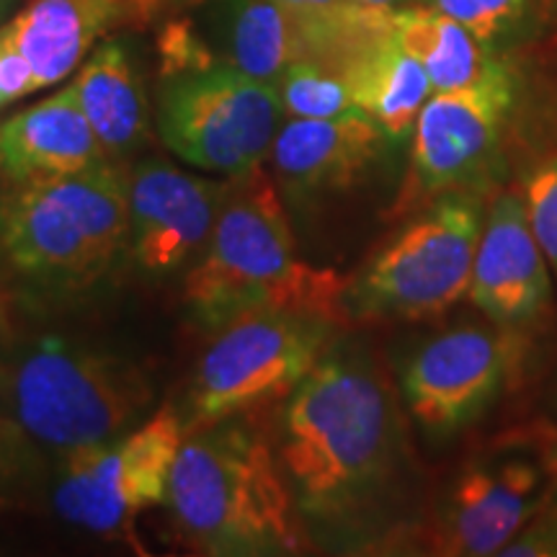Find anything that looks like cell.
I'll list each match as a JSON object with an SVG mask.
<instances>
[{
    "instance_id": "obj_1",
    "label": "cell",
    "mask_w": 557,
    "mask_h": 557,
    "mask_svg": "<svg viewBox=\"0 0 557 557\" xmlns=\"http://www.w3.org/2000/svg\"><path fill=\"white\" fill-rule=\"evenodd\" d=\"M274 451L299 513H359L398 468L400 423L387 385L364 359L323 357L284 400Z\"/></svg>"
},
{
    "instance_id": "obj_2",
    "label": "cell",
    "mask_w": 557,
    "mask_h": 557,
    "mask_svg": "<svg viewBox=\"0 0 557 557\" xmlns=\"http://www.w3.org/2000/svg\"><path fill=\"white\" fill-rule=\"evenodd\" d=\"M348 282L297 259L295 235L274 178L261 169L233 178L212 238L184 282L191 320L220 331L256 312H299L336 320Z\"/></svg>"
},
{
    "instance_id": "obj_3",
    "label": "cell",
    "mask_w": 557,
    "mask_h": 557,
    "mask_svg": "<svg viewBox=\"0 0 557 557\" xmlns=\"http://www.w3.org/2000/svg\"><path fill=\"white\" fill-rule=\"evenodd\" d=\"M129 250V173L103 163L0 189V284L24 297H73Z\"/></svg>"
},
{
    "instance_id": "obj_4",
    "label": "cell",
    "mask_w": 557,
    "mask_h": 557,
    "mask_svg": "<svg viewBox=\"0 0 557 557\" xmlns=\"http://www.w3.org/2000/svg\"><path fill=\"white\" fill-rule=\"evenodd\" d=\"M165 504L181 540L197 553L292 555L305 545L274 444L238 423L184 438Z\"/></svg>"
},
{
    "instance_id": "obj_5",
    "label": "cell",
    "mask_w": 557,
    "mask_h": 557,
    "mask_svg": "<svg viewBox=\"0 0 557 557\" xmlns=\"http://www.w3.org/2000/svg\"><path fill=\"white\" fill-rule=\"evenodd\" d=\"M9 400L18 429L65 457L132 431L152 385L135 361L50 333L18 354Z\"/></svg>"
},
{
    "instance_id": "obj_6",
    "label": "cell",
    "mask_w": 557,
    "mask_h": 557,
    "mask_svg": "<svg viewBox=\"0 0 557 557\" xmlns=\"http://www.w3.org/2000/svg\"><path fill=\"white\" fill-rule=\"evenodd\" d=\"M485 212L478 194L447 191L385 243L346 287L361 318L438 315L470 292Z\"/></svg>"
},
{
    "instance_id": "obj_7",
    "label": "cell",
    "mask_w": 557,
    "mask_h": 557,
    "mask_svg": "<svg viewBox=\"0 0 557 557\" xmlns=\"http://www.w3.org/2000/svg\"><path fill=\"white\" fill-rule=\"evenodd\" d=\"M331 320L256 312L218 331L186 389V436L287 400L329 351Z\"/></svg>"
},
{
    "instance_id": "obj_8",
    "label": "cell",
    "mask_w": 557,
    "mask_h": 557,
    "mask_svg": "<svg viewBox=\"0 0 557 557\" xmlns=\"http://www.w3.org/2000/svg\"><path fill=\"white\" fill-rule=\"evenodd\" d=\"M274 83L230 65L171 75L160 96V137L181 160L227 178L261 169L282 129Z\"/></svg>"
},
{
    "instance_id": "obj_9",
    "label": "cell",
    "mask_w": 557,
    "mask_h": 557,
    "mask_svg": "<svg viewBox=\"0 0 557 557\" xmlns=\"http://www.w3.org/2000/svg\"><path fill=\"white\" fill-rule=\"evenodd\" d=\"M557 491V434L500 436L451 480L436 511L434 545L442 555H500Z\"/></svg>"
},
{
    "instance_id": "obj_10",
    "label": "cell",
    "mask_w": 557,
    "mask_h": 557,
    "mask_svg": "<svg viewBox=\"0 0 557 557\" xmlns=\"http://www.w3.org/2000/svg\"><path fill=\"white\" fill-rule=\"evenodd\" d=\"M184 438L181 413L165 406L114 442L70 451L62 457L54 508L70 524L101 537H129L139 513L169 500Z\"/></svg>"
},
{
    "instance_id": "obj_11",
    "label": "cell",
    "mask_w": 557,
    "mask_h": 557,
    "mask_svg": "<svg viewBox=\"0 0 557 557\" xmlns=\"http://www.w3.org/2000/svg\"><path fill=\"white\" fill-rule=\"evenodd\" d=\"M513 99V75L498 60L487 62L470 86L431 96L416 120L410 171L395 212L475 184L496 158Z\"/></svg>"
},
{
    "instance_id": "obj_12",
    "label": "cell",
    "mask_w": 557,
    "mask_h": 557,
    "mask_svg": "<svg viewBox=\"0 0 557 557\" xmlns=\"http://www.w3.org/2000/svg\"><path fill=\"white\" fill-rule=\"evenodd\" d=\"M230 184L189 176L165 160L137 163L129 171V259L152 276L184 269L212 238Z\"/></svg>"
},
{
    "instance_id": "obj_13",
    "label": "cell",
    "mask_w": 557,
    "mask_h": 557,
    "mask_svg": "<svg viewBox=\"0 0 557 557\" xmlns=\"http://www.w3.org/2000/svg\"><path fill=\"white\" fill-rule=\"evenodd\" d=\"M508 369L506 344L493 331L465 325L423 344L403 369V395L431 436L468 429L496 400Z\"/></svg>"
},
{
    "instance_id": "obj_14",
    "label": "cell",
    "mask_w": 557,
    "mask_h": 557,
    "mask_svg": "<svg viewBox=\"0 0 557 557\" xmlns=\"http://www.w3.org/2000/svg\"><path fill=\"white\" fill-rule=\"evenodd\" d=\"M527 218L524 194H500L487 209L472 263L470 297L498 325L532 323L549 302V271Z\"/></svg>"
},
{
    "instance_id": "obj_15",
    "label": "cell",
    "mask_w": 557,
    "mask_h": 557,
    "mask_svg": "<svg viewBox=\"0 0 557 557\" xmlns=\"http://www.w3.org/2000/svg\"><path fill=\"white\" fill-rule=\"evenodd\" d=\"M385 129L361 109L329 120H292L271 145L276 181L289 191L348 189L372 169L387 143Z\"/></svg>"
},
{
    "instance_id": "obj_16",
    "label": "cell",
    "mask_w": 557,
    "mask_h": 557,
    "mask_svg": "<svg viewBox=\"0 0 557 557\" xmlns=\"http://www.w3.org/2000/svg\"><path fill=\"white\" fill-rule=\"evenodd\" d=\"M312 18L276 0H218L207 11V37H199L218 65L276 83L292 62L310 60Z\"/></svg>"
},
{
    "instance_id": "obj_17",
    "label": "cell",
    "mask_w": 557,
    "mask_h": 557,
    "mask_svg": "<svg viewBox=\"0 0 557 557\" xmlns=\"http://www.w3.org/2000/svg\"><path fill=\"white\" fill-rule=\"evenodd\" d=\"M0 152L9 181L70 176L107 160L73 86L5 122Z\"/></svg>"
},
{
    "instance_id": "obj_18",
    "label": "cell",
    "mask_w": 557,
    "mask_h": 557,
    "mask_svg": "<svg viewBox=\"0 0 557 557\" xmlns=\"http://www.w3.org/2000/svg\"><path fill=\"white\" fill-rule=\"evenodd\" d=\"M333 70L351 90L357 109L372 116L395 143L416 127L418 114L434 90L426 67L403 50L393 21L351 47Z\"/></svg>"
},
{
    "instance_id": "obj_19",
    "label": "cell",
    "mask_w": 557,
    "mask_h": 557,
    "mask_svg": "<svg viewBox=\"0 0 557 557\" xmlns=\"http://www.w3.org/2000/svg\"><path fill=\"white\" fill-rule=\"evenodd\" d=\"M127 5L129 0H29L3 29L32 65L37 86L47 88L81 65Z\"/></svg>"
},
{
    "instance_id": "obj_20",
    "label": "cell",
    "mask_w": 557,
    "mask_h": 557,
    "mask_svg": "<svg viewBox=\"0 0 557 557\" xmlns=\"http://www.w3.org/2000/svg\"><path fill=\"white\" fill-rule=\"evenodd\" d=\"M90 127L109 158H122L148 137V103L122 41H103L73 83Z\"/></svg>"
},
{
    "instance_id": "obj_21",
    "label": "cell",
    "mask_w": 557,
    "mask_h": 557,
    "mask_svg": "<svg viewBox=\"0 0 557 557\" xmlns=\"http://www.w3.org/2000/svg\"><path fill=\"white\" fill-rule=\"evenodd\" d=\"M393 32L403 50L426 67L434 94L470 86L491 62L483 41L434 5H410L395 11Z\"/></svg>"
},
{
    "instance_id": "obj_22",
    "label": "cell",
    "mask_w": 557,
    "mask_h": 557,
    "mask_svg": "<svg viewBox=\"0 0 557 557\" xmlns=\"http://www.w3.org/2000/svg\"><path fill=\"white\" fill-rule=\"evenodd\" d=\"M284 111L295 120H329L357 109L336 70L318 60H295L274 83Z\"/></svg>"
},
{
    "instance_id": "obj_23",
    "label": "cell",
    "mask_w": 557,
    "mask_h": 557,
    "mask_svg": "<svg viewBox=\"0 0 557 557\" xmlns=\"http://www.w3.org/2000/svg\"><path fill=\"white\" fill-rule=\"evenodd\" d=\"M431 3L459 21L483 45H491L517 29L529 13L532 0H431Z\"/></svg>"
},
{
    "instance_id": "obj_24",
    "label": "cell",
    "mask_w": 557,
    "mask_h": 557,
    "mask_svg": "<svg viewBox=\"0 0 557 557\" xmlns=\"http://www.w3.org/2000/svg\"><path fill=\"white\" fill-rule=\"evenodd\" d=\"M527 218L557 276V156L540 160L524 181Z\"/></svg>"
},
{
    "instance_id": "obj_25",
    "label": "cell",
    "mask_w": 557,
    "mask_h": 557,
    "mask_svg": "<svg viewBox=\"0 0 557 557\" xmlns=\"http://www.w3.org/2000/svg\"><path fill=\"white\" fill-rule=\"evenodd\" d=\"M34 90H39V86L32 65L13 47L5 29H0V107L24 99L26 94H34Z\"/></svg>"
},
{
    "instance_id": "obj_26",
    "label": "cell",
    "mask_w": 557,
    "mask_h": 557,
    "mask_svg": "<svg viewBox=\"0 0 557 557\" xmlns=\"http://www.w3.org/2000/svg\"><path fill=\"white\" fill-rule=\"evenodd\" d=\"M24 444L26 434L18 429V423L0 418V493L9 491L13 480L18 478L21 465H24Z\"/></svg>"
},
{
    "instance_id": "obj_27",
    "label": "cell",
    "mask_w": 557,
    "mask_h": 557,
    "mask_svg": "<svg viewBox=\"0 0 557 557\" xmlns=\"http://www.w3.org/2000/svg\"><path fill=\"white\" fill-rule=\"evenodd\" d=\"M276 3L289 5L295 11H308V13H336L348 11L354 5H359L357 0H276Z\"/></svg>"
},
{
    "instance_id": "obj_28",
    "label": "cell",
    "mask_w": 557,
    "mask_h": 557,
    "mask_svg": "<svg viewBox=\"0 0 557 557\" xmlns=\"http://www.w3.org/2000/svg\"><path fill=\"white\" fill-rule=\"evenodd\" d=\"M357 3L377 11H400L410 9V5H423V0H357Z\"/></svg>"
},
{
    "instance_id": "obj_29",
    "label": "cell",
    "mask_w": 557,
    "mask_h": 557,
    "mask_svg": "<svg viewBox=\"0 0 557 557\" xmlns=\"http://www.w3.org/2000/svg\"><path fill=\"white\" fill-rule=\"evenodd\" d=\"M542 513H545V517L549 519V524H553V529H555V537H557V506H547L545 511H542Z\"/></svg>"
},
{
    "instance_id": "obj_30",
    "label": "cell",
    "mask_w": 557,
    "mask_h": 557,
    "mask_svg": "<svg viewBox=\"0 0 557 557\" xmlns=\"http://www.w3.org/2000/svg\"><path fill=\"white\" fill-rule=\"evenodd\" d=\"M152 0H132V9H150Z\"/></svg>"
},
{
    "instance_id": "obj_31",
    "label": "cell",
    "mask_w": 557,
    "mask_h": 557,
    "mask_svg": "<svg viewBox=\"0 0 557 557\" xmlns=\"http://www.w3.org/2000/svg\"><path fill=\"white\" fill-rule=\"evenodd\" d=\"M3 302H5V289L3 284H0V323H3Z\"/></svg>"
},
{
    "instance_id": "obj_32",
    "label": "cell",
    "mask_w": 557,
    "mask_h": 557,
    "mask_svg": "<svg viewBox=\"0 0 557 557\" xmlns=\"http://www.w3.org/2000/svg\"><path fill=\"white\" fill-rule=\"evenodd\" d=\"M549 506H557V491H555V496H553V500H549Z\"/></svg>"
},
{
    "instance_id": "obj_33",
    "label": "cell",
    "mask_w": 557,
    "mask_h": 557,
    "mask_svg": "<svg viewBox=\"0 0 557 557\" xmlns=\"http://www.w3.org/2000/svg\"><path fill=\"white\" fill-rule=\"evenodd\" d=\"M0 171H3V152H0Z\"/></svg>"
},
{
    "instance_id": "obj_34",
    "label": "cell",
    "mask_w": 557,
    "mask_h": 557,
    "mask_svg": "<svg viewBox=\"0 0 557 557\" xmlns=\"http://www.w3.org/2000/svg\"><path fill=\"white\" fill-rule=\"evenodd\" d=\"M3 3H5V0H0V9H3Z\"/></svg>"
}]
</instances>
